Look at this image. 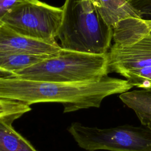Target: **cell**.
Here are the masks:
<instances>
[{
    "label": "cell",
    "instance_id": "9",
    "mask_svg": "<svg viewBox=\"0 0 151 151\" xmlns=\"http://www.w3.org/2000/svg\"><path fill=\"white\" fill-rule=\"evenodd\" d=\"M150 32L151 21L130 18L120 21L113 28V41L119 44H128Z\"/></svg>",
    "mask_w": 151,
    "mask_h": 151
},
{
    "label": "cell",
    "instance_id": "16",
    "mask_svg": "<svg viewBox=\"0 0 151 151\" xmlns=\"http://www.w3.org/2000/svg\"><path fill=\"white\" fill-rule=\"evenodd\" d=\"M129 3L140 15L151 11V0H127Z\"/></svg>",
    "mask_w": 151,
    "mask_h": 151
},
{
    "label": "cell",
    "instance_id": "7",
    "mask_svg": "<svg viewBox=\"0 0 151 151\" xmlns=\"http://www.w3.org/2000/svg\"><path fill=\"white\" fill-rule=\"evenodd\" d=\"M61 48L56 41H45L29 38L0 23V53L51 55Z\"/></svg>",
    "mask_w": 151,
    "mask_h": 151
},
{
    "label": "cell",
    "instance_id": "5",
    "mask_svg": "<svg viewBox=\"0 0 151 151\" xmlns=\"http://www.w3.org/2000/svg\"><path fill=\"white\" fill-rule=\"evenodd\" d=\"M62 17L61 7L34 0L14 7L4 17L1 22L24 36L54 41L57 38Z\"/></svg>",
    "mask_w": 151,
    "mask_h": 151
},
{
    "label": "cell",
    "instance_id": "4",
    "mask_svg": "<svg viewBox=\"0 0 151 151\" xmlns=\"http://www.w3.org/2000/svg\"><path fill=\"white\" fill-rule=\"evenodd\" d=\"M68 132L79 147L87 151H151V130L143 125L100 129L74 122Z\"/></svg>",
    "mask_w": 151,
    "mask_h": 151
},
{
    "label": "cell",
    "instance_id": "15",
    "mask_svg": "<svg viewBox=\"0 0 151 151\" xmlns=\"http://www.w3.org/2000/svg\"><path fill=\"white\" fill-rule=\"evenodd\" d=\"M34 0H0V22L4 17L16 6Z\"/></svg>",
    "mask_w": 151,
    "mask_h": 151
},
{
    "label": "cell",
    "instance_id": "10",
    "mask_svg": "<svg viewBox=\"0 0 151 151\" xmlns=\"http://www.w3.org/2000/svg\"><path fill=\"white\" fill-rule=\"evenodd\" d=\"M17 119L15 117H0V151H37L13 127L12 123Z\"/></svg>",
    "mask_w": 151,
    "mask_h": 151
},
{
    "label": "cell",
    "instance_id": "3",
    "mask_svg": "<svg viewBox=\"0 0 151 151\" xmlns=\"http://www.w3.org/2000/svg\"><path fill=\"white\" fill-rule=\"evenodd\" d=\"M109 73L107 52L92 54L61 48L42 61L8 76L30 80L80 83L99 80Z\"/></svg>",
    "mask_w": 151,
    "mask_h": 151
},
{
    "label": "cell",
    "instance_id": "13",
    "mask_svg": "<svg viewBox=\"0 0 151 151\" xmlns=\"http://www.w3.org/2000/svg\"><path fill=\"white\" fill-rule=\"evenodd\" d=\"M119 74L133 87L151 90V65L123 71Z\"/></svg>",
    "mask_w": 151,
    "mask_h": 151
},
{
    "label": "cell",
    "instance_id": "12",
    "mask_svg": "<svg viewBox=\"0 0 151 151\" xmlns=\"http://www.w3.org/2000/svg\"><path fill=\"white\" fill-rule=\"evenodd\" d=\"M119 98L133 110L139 121L151 119V90L128 91L120 94Z\"/></svg>",
    "mask_w": 151,
    "mask_h": 151
},
{
    "label": "cell",
    "instance_id": "6",
    "mask_svg": "<svg viewBox=\"0 0 151 151\" xmlns=\"http://www.w3.org/2000/svg\"><path fill=\"white\" fill-rule=\"evenodd\" d=\"M107 55L109 73L151 65V32L130 44L114 43Z\"/></svg>",
    "mask_w": 151,
    "mask_h": 151
},
{
    "label": "cell",
    "instance_id": "8",
    "mask_svg": "<svg viewBox=\"0 0 151 151\" xmlns=\"http://www.w3.org/2000/svg\"><path fill=\"white\" fill-rule=\"evenodd\" d=\"M105 21L112 28L119 22L130 18H140V14L127 0H92Z\"/></svg>",
    "mask_w": 151,
    "mask_h": 151
},
{
    "label": "cell",
    "instance_id": "2",
    "mask_svg": "<svg viewBox=\"0 0 151 151\" xmlns=\"http://www.w3.org/2000/svg\"><path fill=\"white\" fill-rule=\"evenodd\" d=\"M57 38L62 48L92 54L107 53L113 37L92 0H65Z\"/></svg>",
    "mask_w": 151,
    "mask_h": 151
},
{
    "label": "cell",
    "instance_id": "17",
    "mask_svg": "<svg viewBox=\"0 0 151 151\" xmlns=\"http://www.w3.org/2000/svg\"><path fill=\"white\" fill-rule=\"evenodd\" d=\"M140 18L144 20L151 21V11L144 14H142L140 15Z\"/></svg>",
    "mask_w": 151,
    "mask_h": 151
},
{
    "label": "cell",
    "instance_id": "11",
    "mask_svg": "<svg viewBox=\"0 0 151 151\" xmlns=\"http://www.w3.org/2000/svg\"><path fill=\"white\" fill-rule=\"evenodd\" d=\"M53 54L0 53V71L11 75L15 72L35 65Z\"/></svg>",
    "mask_w": 151,
    "mask_h": 151
},
{
    "label": "cell",
    "instance_id": "1",
    "mask_svg": "<svg viewBox=\"0 0 151 151\" xmlns=\"http://www.w3.org/2000/svg\"><path fill=\"white\" fill-rule=\"evenodd\" d=\"M133 87L126 80L108 76L99 80L80 83L37 81L0 76V99L29 106L58 103L63 106L64 113L99 108L105 98L128 91Z\"/></svg>",
    "mask_w": 151,
    "mask_h": 151
},
{
    "label": "cell",
    "instance_id": "14",
    "mask_svg": "<svg viewBox=\"0 0 151 151\" xmlns=\"http://www.w3.org/2000/svg\"><path fill=\"white\" fill-rule=\"evenodd\" d=\"M31 110V106L22 102L0 99V117H15L17 119Z\"/></svg>",
    "mask_w": 151,
    "mask_h": 151
}]
</instances>
